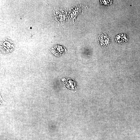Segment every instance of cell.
<instances>
[{
  "label": "cell",
  "instance_id": "obj_1",
  "mask_svg": "<svg viewBox=\"0 0 140 140\" xmlns=\"http://www.w3.org/2000/svg\"><path fill=\"white\" fill-rule=\"evenodd\" d=\"M138 107L140 109V99L138 101Z\"/></svg>",
  "mask_w": 140,
  "mask_h": 140
}]
</instances>
